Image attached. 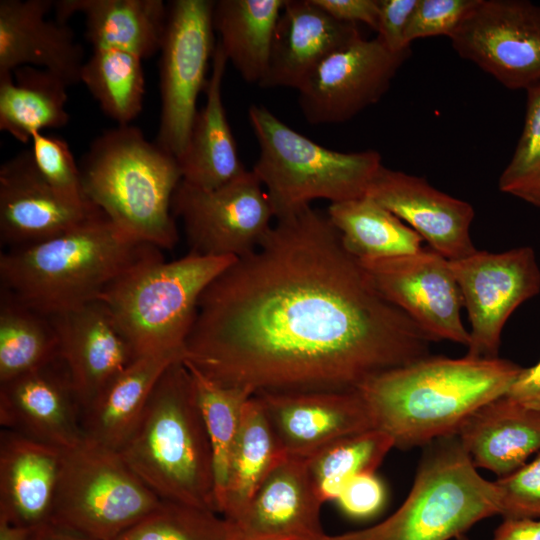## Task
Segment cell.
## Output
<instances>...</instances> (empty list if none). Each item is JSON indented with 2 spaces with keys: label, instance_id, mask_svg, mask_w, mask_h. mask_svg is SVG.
Returning a JSON list of instances; mask_svg holds the SVG:
<instances>
[{
  "label": "cell",
  "instance_id": "obj_13",
  "mask_svg": "<svg viewBox=\"0 0 540 540\" xmlns=\"http://www.w3.org/2000/svg\"><path fill=\"white\" fill-rule=\"evenodd\" d=\"M449 39L460 57L506 88L540 85V5L479 0Z\"/></svg>",
  "mask_w": 540,
  "mask_h": 540
},
{
  "label": "cell",
  "instance_id": "obj_11",
  "mask_svg": "<svg viewBox=\"0 0 540 540\" xmlns=\"http://www.w3.org/2000/svg\"><path fill=\"white\" fill-rule=\"evenodd\" d=\"M189 253L240 258L254 251L275 219L269 197L253 171L215 189L181 180L172 198Z\"/></svg>",
  "mask_w": 540,
  "mask_h": 540
},
{
  "label": "cell",
  "instance_id": "obj_20",
  "mask_svg": "<svg viewBox=\"0 0 540 540\" xmlns=\"http://www.w3.org/2000/svg\"><path fill=\"white\" fill-rule=\"evenodd\" d=\"M305 460L284 457L232 520V540H325Z\"/></svg>",
  "mask_w": 540,
  "mask_h": 540
},
{
  "label": "cell",
  "instance_id": "obj_21",
  "mask_svg": "<svg viewBox=\"0 0 540 540\" xmlns=\"http://www.w3.org/2000/svg\"><path fill=\"white\" fill-rule=\"evenodd\" d=\"M50 318L84 411L137 357L100 300Z\"/></svg>",
  "mask_w": 540,
  "mask_h": 540
},
{
  "label": "cell",
  "instance_id": "obj_39",
  "mask_svg": "<svg viewBox=\"0 0 540 540\" xmlns=\"http://www.w3.org/2000/svg\"><path fill=\"white\" fill-rule=\"evenodd\" d=\"M30 143L40 174L61 197L74 204L91 203L84 194L79 164L64 139L38 132Z\"/></svg>",
  "mask_w": 540,
  "mask_h": 540
},
{
  "label": "cell",
  "instance_id": "obj_8",
  "mask_svg": "<svg viewBox=\"0 0 540 540\" xmlns=\"http://www.w3.org/2000/svg\"><path fill=\"white\" fill-rule=\"evenodd\" d=\"M248 118L259 146L253 173L264 187L275 219L317 199L338 203L366 195L383 165L375 150L340 152L322 146L253 104Z\"/></svg>",
  "mask_w": 540,
  "mask_h": 540
},
{
  "label": "cell",
  "instance_id": "obj_45",
  "mask_svg": "<svg viewBox=\"0 0 540 540\" xmlns=\"http://www.w3.org/2000/svg\"><path fill=\"white\" fill-rule=\"evenodd\" d=\"M506 395L540 411V360L531 367L522 368Z\"/></svg>",
  "mask_w": 540,
  "mask_h": 540
},
{
  "label": "cell",
  "instance_id": "obj_17",
  "mask_svg": "<svg viewBox=\"0 0 540 540\" xmlns=\"http://www.w3.org/2000/svg\"><path fill=\"white\" fill-rule=\"evenodd\" d=\"M286 457L306 460L343 437L376 429L358 390L258 393Z\"/></svg>",
  "mask_w": 540,
  "mask_h": 540
},
{
  "label": "cell",
  "instance_id": "obj_40",
  "mask_svg": "<svg viewBox=\"0 0 540 540\" xmlns=\"http://www.w3.org/2000/svg\"><path fill=\"white\" fill-rule=\"evenodd\" d=\"M479 0H418L405 32L407 46L420 38H450Z\"/></svg>",
  "mask_w": 540,
  "mask_h": 540
},
{
  "label": "cell",
  "instance_id": "obj_48",
  "mask_svg": "<svg viewBox=\"0 0 540 540\" xmlns=\"http://www.w3.org/2000/svg\"><path fill=\"white\" fill-rule=\"evenodd\" d=\"M455 540H471L470 538H468L467 536L464 535H461L459 537H457Z\"/></svg>",
  "mask_w": 540,
  "mask_h": 540
},
{
  "label": "cell",
  "instance_id": "obj_25",
  "mask_svg": "<svg viewBox=\"0 0 540 540\" xmlns=\"http://www.w3.org/2000/svg\"><path fill=\"white\" fill-rule=\"evenodd\" d=\"M455 435L476 468L503 478L540 452V411L503 395L471 413Z\"/></svg>",
  "mask_w": 540,
  "mask_h": 540
},
{
  "label": "cell",
  "instance_id": "obj_7",
  "mask_svg": "<svg viewBox=\"0 0 540 540\" xmlns=\"http://www.w3.org/2000/svg\"><path fill=\"white\" fill-rule=\"evenodd\" d=\"M193 253L166 261L149 258L121 276L98 300L104 303L136 357L183 352L206 287L233 261Z\"/></svg>",
  "mask_w": 540,
  "mask_h": 540
},
{
  "label": "cell",
  "instance_id": "obj_43",
  "mask_svg": "<svg viewBox=\"0 0 540 540\" xmlns=\"http://www.w3.org/2000/svg\"><path fill=\"white\" fill-rule=\"evenodd\" d=\"M418 0H379L377 37L392 51L409 49L405 32Z\"/></svg>",
  "mask_w": 540,
  "mask_h": 540
},
{
  "label": "cell",
  "instance_id": "obj_28",
  "mask_svg": "<svg viewBox=\"0 0 540 540\" xmlns=\"http://www.w3.org/2000/svg\"><path fill=\"white\" fill-rule=\"evenodd\" d=\"M184 360L171 351L137 357L83 411L84 439L119 451L137 425L150 395L165 370Z\"/></svg>",
  "mask_w": 540,
  "mask_h": 540
},
{
  "label": "cell",
  "instance_id": "obj_29",
  "mask_svg": "<svg viewBox=\"0 0 540 540\" xmlns=\"http://www.w3.org/2000/svg\"><path fill=\"white\" fill-rule=\"evenodd\" d=\"M286 0L214 1L213 27L228 62L247 83L260 85Z\"/></svg>",
  "mask_w": 540,
  "mask_h": 540
},
{
  "label": "cell",
  "instance_id": "obj_41",
  "mask_svg": "<svg viewBox=\"0 0 540 540\" xmlns=\"http://www.w3.org/2000/svg\"><path fill=\"white\" fill-rule=\"evenodd\" d=\"M503 518H540V452L512 474L498 478Z\"/></svg>",
  "mask_w": 540,
  "mask_h": 540
},
{
  "label": "cell",
  "instance_id": "obj_26",
  "mask_svg": "<svg viewBox=\"0 0 540 540\" xmlns=\"http://www.w3.org/2000/svg\"><path fill=\"white\" fill-rule=\"evenodd\" d=\"M227 63L217 41L205 88L206 102L198 110L186 147L177 159L182 181L200 189L221 187L247 171L223 105L222 81Z\"/></svg>",
  "mask_w": 540,
  "mask_h": 540
},
{
  "label": "cell",
  "instance_id": "obj_47",
  "mask_svg": "<svg viewBox=\"0 0 540 540\" xmlns=\"http://www.w3.org/2000/svg\"><path fill=\"white\" fill-rule=\"evenodd\" d=\"M24 540H93L70 529L46 522L31 528Z\"/></svg>",
  "mask_w": 540,
  "mask_h": 540
},
{
  "label": "cell",
  "instance_id": "obj_24",
  "mask_svg": "<svg viewBox=\"0 0 540 540\" xmlns=\"http://www.w3.org/2000/svg\"><path fill=\"white\" fill-rule=\"evenodd\" d=\"M63 450L19 433L0 431V519L34 528L49 522Z\"/></svg>",
  "mask_w": 540,
  "mask_h": 540
},
{
  "label": "cell",
  "instance_id": "obj_4",
  "mask_svg": "<svg viewBox=\"0 0 540 540\" xmlns=\"http://www.w3.org/2000/svg\"><path fill=\"white\" fill-rule=\"evenodd\" d=\"M118 452L159 499L218 513L212 448L184 361L159 378Z\"/></svg>",
  "mask_w": 540,
  "mask_h": 540
},
{
  "label": "cell",
  "instance_id": "obj_30",
  "mask_svg": "<svg viewBox=\"0 0 540 540\" xmlns=\"http://www.w3.org/2000/svg\"><path fill=\"white\" fill-rule=\"evenodd\" d=\"M67 88L54 74L33 66L0 75V130L27 144L35 133L66 126Z\"/></svg>",
  "mask_w": 540,
  "mask_h": 540
},
{
  "label": "cell",
  "instance_id": "obj_46",
  "mask_svg": "<svg viewBox=\"0 0 540 540\" xmlns=\"http://www.w3.org/2000/svg\"><path fill=\"white\" fill-rule=\"evenodd\" d=\"M491 540H540V518H503Z\"/></svg>",
  "mask_w": 540,
  "mask_h": 540
},
{
  "label": "cell",
  "instance_id": "obj_23",
  "mask_svg": "<svg viewBox=\"0 0 540 540\" xmlns=\"http://www.w3.org/2000/svg\"><path fill=\"white\" fill-rule=\"evenodd\" d=\"M359 38L356 24L334 19L312 0H286L259 86L298 90L328 56Z\"/></svg>",
  "mask_w": 540,
  "mask_h": 540
},
{
  "label": "cell",
  "instance_id": "obj_15",
  "mask_svg": "<svg viewBox=\"0 0 540 540\" xmlns=\"http://www.w3.org/2000/svg\"><path fill=\"white\" fill-rule=\"evenodd\" d=\"M359 262L376 289L435 342L468 346L469 331L460 313L463 300L448 259L424 248L411 255Z\"/></svg>",
  "mask_w": 540,
  "mask_h": 540
},
{
  "label": "cell",
  "instance_id": "obj_33",
  "mask_svg": "<svg viewBox=\"0 0 540 540\" xmlns=\"http://www.w3.org/2000/svg\"><path fill=\"white\" fill-rule=\"evenodd\" d=\"M58 357V338L50 316L0 287V383Z\"/></svg>",
  "mask_w": 540,
  "mask_h": 540
},
{
  "label": "cell",
  "instance_id": "obj_37",
  "mask_svg": "<svg viewBox=\"0 0 540 540\" xmlns=\"http://www.w3.org/2000/svg\"><path fill=\"white\" fill-rule=\"evenodd\" d=\"M116 540H232L229 522L211 510L161 500Z\"/></svg>",
  "mask_w": 540,
  "mask_h": 540
},
{
  "label": "cell",
  "instance_id": "obj_5",
  "mask_svg": "<svg viewBox=\"0 0 540 540\" xmlns=\"http://www.w3.org/2000/svg\"><path fill=\"white\" fill-rule=\"evenodd\" d=\"M79 167L87 200L120 231L161 250L176 245L171 206L182 180L176 157L138 127L117 125L91 142Z\"/></svg>",
  "mask_w": 540,
  "mask_h": 540
},
{
  "label": "cell",
  "instance_id": "obj_14",
  "mask_svg": "<svg viewBox=\"0 0 540 540\" xmlns=\"http://www.w3.org/2000/svg\"><path fill=\"white\" fill-rule=\"evenodd\" d=\"M409 55L410 48L392 51L377 36L334 52L297 90L305 120L330 125L354 118L385 95Z\"/></svg>",
  "mask_w": 540,
  "mask_h": 540
},
{
  "label": "cell",
  "instance_id": "obj_6",
  "mask_svg": "<svg viewBox=\"0 0 540 540\" xmlns=\"http://www.w3.org/2000/svg\"><path fill=\"white\" fill-rule=\"evenodd\" d=\"M402 505L371 527L325 540H450L500 514L495 481L482 477L455 434L425 445Z\"/></svg>",
  "mask_w": 540,
  "mask_h": 540
},
{
  "label": "cell",
  "instance_id": "obj_12",
  "mask_svg": "<svg viewBox=\"0 0 540 540\" xmlns=\"http://www.w3.org/2000/svg\"><path fill=\"white\" fill-rule=\"evenodd\" d=\"M470 322L467 354L495 358L511 314L540 292V267L530 246L476 251L449 260Z\"/></svg>",
  "mask_w": 540,
  "mask_h": 540
},
{
  "label": "cell",
  "instance_id": "obj_1",
  "mask_svg": "<svg viewBox=\"0 0 540 540\" xmlns=\"http://www.w3.org/2000/svg\"><path fill=\"white\" fill-rule=\"evenodd\" d=\"M203 291L184 362L258 393L355 391L435 342L373 285L327 212L275 219Z\"/></svg>",
  "mask_w": 540,
  "mask_h": 540
},
{
  "label": "cell",
  "instance_id": "obj_31",
  "mask_svg": "<svg viewBox=\"0 0 540 540\" xmlns=\"http://www.w3.org/2000/svg\"><path fill=\"white\" fill-rule=\"evenodd\" d=\"M326 212L345 248L359 261L411 255L424 249L417 232L366 195L330 203Z\"/></svg>",
  "mask_w": 540,
  "mask_h": 540
},
{
  "label": "cell",
  "instance_id": "obj_32",
  "mask_svg": "<svg viewBox=\"0 0 540 540\" xmlns=\"http://www.w3.org/2000/svg\"><path fill=\"white\" fill-rule=\"evenodd\" d=\"M284 456L265 411L253 395L246 403L218 513L234 519Z\"/></svg>",
  "mask_w": 540,
  "mask_h": 540
},
{
  "label": "cell",
  "instance_id": "obj_19",
  "mask_svg": "<svg viewBox=\"0 0 540 540\" xmlns=\"http://www.w3.org/2000/svg\"><path fill=\"white\" fill-rule=\"evenodd\" d=\"M366 196L397 216L448 260L477 251L470 235L472 205L436 189L422 177L382 165Z\"/></svg>",
  "mask_w": 540,
  "mask_h": 540
},
{
  "label": "cell",
  "instance_id": "obj_27",
  "mask_svg": "<svg viewBox=\"0 0 540 540\" xmlns=\"http://www.w3.org/2000/svg\"><path fill=\"white\" fill-rule=\"evenodd\" d=\"M54 11L64 23L82 14L85 37L93 49H118L144 59L160 51L168 4L162 0H60L54 1Z\"/></svg>",
  "mask_w": 540,
  "mask_h": 540
},
{
  "label": "cell",
  "instance_id": "obj_38",
  "mask_svg": "<svg viewBox=\"0 0 540 540\" xmlns=\"http://www.w3.org/2000/svg\"><path fill=\"white\" fill-rule=\"evenodd\" d=\"M526 95L523 130L498 185L501 192L540 208V85Z\"/></svg>",
  "mask_w": 540,
  "mask_h": 540
},
{
  "label": "cell",
  "instance_id": "obj_16",
  "mask_svg": "<svg viewBox=\"0 0 540 540\" xmlns=\"http://www.w3.org/2000/svg\"><path fill=\"white\" fill-rule=\"evenodd\" d=\"M83 406L60 356L0 383V425L62 450L84 440Z\"/></svg>",
  "mask_w": 540,
  "mask_h": 540
},
{
  "label": "cell",
  "instance_id": "obj_22",
  "mask_svg": "<svg viewBox=\"0 0 540 540\" xmlns=\"http://www.w3.org/2000/svg\"><path fill=\"white\" fill-rule=\"evenodd\" d=\"M52 8V0L0 1V75L33 66L80 83L83 48L67 23L46 17Z\"/></svg>",
  "mask_w": 540,
  "mask_h": 540
},
{
  "label": "cell",
  "instance_id": "obj_34",
  "mask_svg": "<svg viewBox=\"0 0 540 540\" xmlns=\"http://www.w3.org/2000/svg\"><path fill=\"white\" fill-rule=\"evenodd\" d=\"M142 58L118 49H93L84 62L82 82L103 113L119 126L130 125L142 111L145 80Z\"/></svg>",
  "mask_w": 540,
  "mask_h": 540
},
{
  "label": "cell",
  "instance_id": "obj_9",
  "mask_svg": "<svg viewBox=\"0 0 540 540\" xmlns=\"http://www.w3.org/2000/svg\"><path fill=\"white\" fill-rule=\"evenodd\" d=\"M160 502L119 452L84 439L63 450L49 522L93 540H116Z\"/></svg>",
  "mask_w": 540,
  "mask_h": 540
},
{
  "label": "cell",
  "instance_id": "obj_18",
  "mask_svg": "<svg viewBox=\"0 0 540 540\" xmlns=\"http://www.w3.org/2000/svg\"><path fill=\"white\" fill-rule=\"evenodd\" d=\"M103 213L61 197L40 174L31 149L0 166V241L8 249L40 243Z\"/></svg>",
  "mask_w": 540,
  "mask_h": 540
},
{
  "label": "cell",
  "instance_id": "obj_10",
  "mask_svg": "<svg viewBox=\"0 0 540 540\" xmlns=\"http://www.w3.org/2000/svg\"><path fill=\"white\" fill-rule=\"evenodd\" d=\"M211 0H174L168 3L160 48L161 112L154 141L177 159L182 155L197 115V100L205 90L214 41Z\"/></svg>",
  "mask_w": 540,
  "mask_h": 540
},
{
  "label": "cell",
  "instance_id": "obj_2",
  "mask_svg": "<svg viewBox=\"0 0 540 540\" xmlns=\"http://www.w3.org/2000/svg\"><path fill=\"white\" fill-rule=\"evenodd\" d=\"M522 368L499 357L428 355L373 377L358 391L375 428L408 449L455 434L476 409L506 395Z\"/></svg>",
  "mask_w": 540,
  "mask_h": 540
},
{
  "label": "cell",
  "instance_id": "obj_36",
  "mask_svg": "<svg viewBox=\"0 0 540 540\" xmlns=\"http://www.w3.org/2000/svg\"><path fill=\"white\" fill-rule=\"evenodd\" d=\"M184 363L192 375L212 448L217 507L226 485L244 408L253 394L247 389L220 385L208 379L193 366Z\"/></svg>",
  "mask_w": 540,
  "mask_h": 540
},
{
  "label": "cell",
  "instance_id": "obj_35",
  "mask_svg": "<svg viewBox=\"0 0 540 540\" xmlns=\"http://www.w3.org/2000/svg\"><path fill=\"white\" fill-rule=\"evenodd\" d=\"M392 438L382 430L370 429L336 440L305 460L310 482L324 503L336 500L355 477L375 473L388 452Z\"/></svg>",
  "mask_w": 540,
  "mask_h": 540
},
{
  "label": "cell",
  "instance_id": "obj_42",
  "mask_svg": "<svg viewBox=\"0 0 540 540\" xmlns=\"http://www.w3.org/2000/svg\"><path fill=\"white\" fill-rule=\"evenodd\" d=\"M385 498V487L381 480L375 473H366L348 482L335 501L349 517L363 519L379 512Z\"/></svg>",
  "mask_w": 540,
  "mask_h": 540
},
{
  "label": "cell",
  "instance_id": "obj_3",
  "mask_svg": "<svg viewBox=\"0 0 540 540\" xmlns=\"http://www.w3.org/2000/svg\"><path fill=\"white\" fill-rule=\"evenodd\" d=\"M161 249L120 231L104 213L46 241L0 255V287L48 316L98 300Z\"/></svg>",
  "mask_w": 540,
  "mask_h": 540
},
{
  "label": "cell",
  "instance_id": "obj_44",
  "mask_svg": "<svg viewBox=\"0 0 540 540\" xmlns=\"http://www.w3.org/2000/svg\"><path fill=\"white\" fill-rule=\"evenodd\" d=\"M334 19L350 24L358 22L377 30L379 0H312Z\"/></svg>",
  "mask_w": 540,
  "mask_h": 540
}]
</instances>
